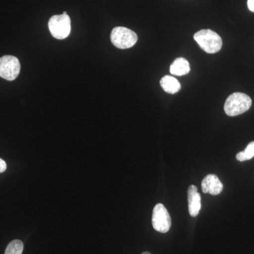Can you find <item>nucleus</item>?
Masks as SVG:
<instances>
[{"label":"nucleus","mask_w":254,"mask_h":254,"mask_svg":"<svg viewBox=\"0 0 254 254\" xmlns=\"http://www.w3.org/2000/svg\"><path fill=\"white\" fill-rule=\"evenodd\" d=\"M252 100L249 95L242 93H232L225 101L224 110L228 116L242 115L250 109Z\"/></svg>","instance_id":"2"},{"label":"nucleus","mask_w":254,"mask_h":254,"mask_svg":"<svg viewBox=\"0 0 254 254\" xmlns=\"http://www.w3.org/2000/svg\"><path fill=\"white\" fill-rule=\"evenodd\" d=\"M63 14H66V11H64V13H63Z\"/></svg>","instance_id":"16"},{"label":"nucleus","mask_w":254,"mask_h":254,"mask_svg":"<svg viewBox=\"0 0 254 254\" xmlns=\"http://www.w3.org/2000/svg\"><path fill=\"white\" fill-rule=\"evenodd\" d=\"M254 157V141L251 142L250 144L247 145L244 151L240 152L237 155V160L240 162L246 161L251 160Z\"/></svg>","instance_id":"12"},{"label":"nucleus","mask_w":254,"mask_h":254,"mask_svg":"<svg viewBox=\"0 0 254 254\" xmlns=\"http://www.w3.org/2000/svg\"><path fill=\"white\" fill-rule=\"evenodd\" d=\"M6 170V164L5 163L4 160L0 158V173H4L5 170Z\"/></svg>","instance_id":"13"},{"label":"nucleus","mask_w":254,"mask_h":254,"mask_svg":"<svg viewBox=\"0 0 254 254\" xmlns=\"http://www.w3.org/2000/svg\"><path fill=\"white\" fill-rule=\"evenodd\" d=\"M152 224L153 228L161 233H166L171 227L170 213L162 203H158L153 209Z\"/></svg>","instance_id":"6"},{"label":"nucleus","mask_w":254,"mask_h":254,"mask_svg":"<svg viewBox=\"0 0 254 254\" xmlns=\"http://www.w3.org/2000/svg\"><path fill=\"white\" fill-rule=\"evenodd\" d=\"M21 64L16 57L5 55L0 58V77L14 81L19 74Z\"/></svg>","instance_id":"5"},{"label":"nucleus","mask_w":254,"mask_h":254,"mask_svg":"<svg viewBox=\"0 0 254 254\" xmlns=\"http://www.w3.org/2000/svg\"><path fill=\"white\" fill-rule=\"evenodd\" d=\"M23 251V242L21 240H15L8 245L4 254H22Z\"/></svg>","instance_id":"11"},{"label":"nucleus","mask_w":254,"mask_h":254,"mask_svg":"<svg viewBox=\"0 0 254 254\" xmlns=\"http://www.w3.org/2000/svg\"><path fill=\"white\" fill-rule=\"evenodd\" d=\"M112 43L119 49H128L136 44L138 41L136 33L125 27H116L111 33Z\"/></svg>","instance_id":"4"},{"label":"nucleus","mask_w":254,"mask_h":254,"mask_svg":"<svg viewBox=\"0 0 254 254\" xmlns=\"http://www.w3.org/2000/svg\"><path fill=\"white\" fill-rule=\"evenodd\" d=\"M160 86L164 91L170 94H175L181 89V84L177 78L165 76L160 80Z\"/></svg>","instance_id":"10"},{"label":"nucleus","mask_w":254,"mask_h":254,"mask_svg":"<svg viewBox=\"0 0 254 254\" xmlns=\"http://www.w3.org/2000/svg\"><path fill=\"white\" fill-rule=\"evenodd\" d=\"M142 254H151L149 253V252H143V253Z\"/></svg>","instance_id":"15"},{"label":"nucleus","mask_w":254,"mask_h":254,"mask_svg":"<svg viewBox=\"0 0 254 254\" xmlns=\"http://www.w3.org/2000/svg\"><path fill=\"white\" fill-rule=\"evenodd\" d=\"M247 6H248L249 9L252 12L254 13V0H248L247 1Z\"/></svg>","instance_id":"14"},{"label":"nucleus","mask_w":254,"mask_h":254,"mask_svg":"<svg viewBox=\"0 0 254 254\" xmlns=\"http://www.w3.org/2000/svg\"><path fill=\"white\" fill-rule=\"evenodd\" d=\"M203 193L211 195H218L223 190V185L215 175H208L203 179L201 183Z\"/></svg>","instance_id":"7"},{"label":"nucleus","mask_w":254,"mask_h":254,"mask_svg":"<svg viewBox=\"0 0 254 254\" xmlns=\"http://www.w3.org/2000/svg\"><path fill=\"white\" fill-rule=\"evenodd\" d=\"M170 73L176 76H184L190 71V64L185 58H177L170 66Z\"/></svg>","instance_id":"9"},{"label":"nucleus","mask_w":254,"mask_h":254,"mask_svg":"<svg viewBox=\"0 0 254 254\" xmlns=\"http://www.w3.org/2000/svg\"><path fill=\"white\" fill-rule=\"evenodd\" d=\"M188 203L189 212L190 216H197L201 208V197L198 192L197 187L194 185H190L189 188Z\"/></svg>","instance_id":"8"},{"label":"nucleus","mask_w":254,"mask_h":254,"mask_svg":"<svg viewBox=\"0 0 254 254\" xmlns=\"http://www.w3.org/2000/svg\"><path fill=\"white\" fill-rule=\"evenodd\" d=\"M52 36L58 40H63L69 36L71 32V19L68 14L55 15L48 22Z\"/></svg>","instance_id":"3"},{"label":"nucleus","mask_w":254,"mask_h":254,"mask_svg":"<svg viewBox=\"0 0 254 254\" xmlns=\"http://www.w3.org/2000/svg\"><path fill=\"white\" fill-rule=\"evenodd\" d=\"M193 38L199 45L200 48L209 54H214L221 50L222 38L212 30H200L195 33Z\"/></svg>","instance_id":"1"}]
</instances>
